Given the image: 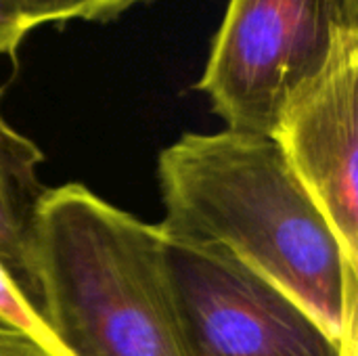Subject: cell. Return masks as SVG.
Masks as SVG:
<instances>
[{
    "label": "cell",
    "instance_id": "cell-1",
    "mask_svg": "<svg viewBox=\"0 0 358 356\" xmlns=\"http://www.w3.org/2000/svg\"><path fill=\"white\" fill-rule=\"evenodd\" d=\"M157 180L164 237L224 250L344 338L358 266L273 136L187 132L162 149Z\"/></svg>",
    "mask_w": 358,
    "mask_h": 356
},
{
    "label": "cell",
    "instance_id": "cell-2",
    "mask_svg": "<svg viewBox=\"0 0 358 356\" xmlns=\"http://www.w3.org/2000/svg\"><path fill=\"white\" fill-rule=\"evenodd\" d=\"M31 269L38 313L67 356H189L157 225L80 183L46 189Z\"/></svg>",
    "mask_w": 358,
    "mask_h": 356
},
{
    "label": "cell",
    "instance_id": "cell-3",
    "mask_svg": "<svg viewBox=\"0 0 358 356\" xmlns=\"http://www.w3.org/2000/svg\"><path fill=\"white\" fill-rule=\"evenodd\" d=\"M344 29H358V0H229L197 90L229 130L273 136Z\"/></svg>",
    "mask_w": 358,
    "mask_h": 356
},
{
    "label": "cell",
    "instance_id": "cell-4",
    "mask_svg": "<svg viewBox=\"0 0 358 356\" xmlns=\"http://www.w3.org/2000/svg\"><path fill=\"white\" fill-rule=\"evenodd\" d=\"M164 239L189 356H348L358 342V317L338 340L224 250Z\"/></svg>",
    "mask_w": 358,
    "mask_h": 356
},
{
    "label": "cell",
    "instance_id": "cell-5",
    "mask_svg": "<svg viewBox=\"0 0 358 356\" xmlns=\"http://www.w3.org/2000/svg\"><path fill=\"white\" fill-rule=\"evenodd\" d=\"M273 138L358 266V29L285 105Z\"/></svg>",
    "mask_w": 358,
    "mask_h": 356
},
{
    "label": "cell",
    "instance_id": "cell-6",
    "mask_svg": "<svg viewBox=\"0 0 358 356\" xmlns=\"http://www.w3.org/2000/svg\"><path fill=\"white\" fill-rule=\"evenodd\" d=\"M42 162V151L0 113V264L36 311L31 231L36 210L46 193L38 172Z\"/></svg>",
    "mask_w": 358,
    "mask_h": 356
},
{
    "label": "cell",
    "instance_id": "cell-7",
    "mask_svg": "<svg viewBox=\"0 0 358 356\" xmlns=\"http://www.w3.org/2000/svg\"><path fill=\"white\" fill-rule=\"evenodd\" d=\"M34 27L44 23H63L71 19L107 23L138 4L153 0H15Z\"/></svg>",
    "mask_w": 358,
    "mask_h": 356
},
{
    "label": "cell",
    "instance_id": "cell-8",
    "mask_svg": "<svg viewBox=\"0 0 358 356\" xmlns=\"http://www.w3.org/2000/svg\"><path fill=\"white\" fill-rule=\"evenodd\" d=\"M36 29L15 0H0V57L15 59L25 36Z\"/></svg>",
    "mask_w": 358,
    "mask_h": 356
},
{
    "label": "cell",
    "instance_id": "cell-9",
    "mask_svg": "<svg viewBox=\"0 0 358 356\" xmlns=\"http://www.w3.org/2000/svg\"><path fill=\"white\" fill-rule=\"evenodd\" d=\"M0 356H55L31 336L15 329V327H0Z\"/></svg>",
    "mask_w": 358,
    "mask_h": 356
},
{
    "label": "cell",
    "instance_id": "cell-10",
    "mask_svg": "<svg viewBox=\"0 0 358 356\" xmlns=\"http://www.w3.org/2000/svg\"><path fill=\"white\" fill-rule=\"evenodd\" d=\"M348 356H358V342L352 346V348H350V355Z\"/></svg>",
    "mask_w": 358,
    "mask_h": 356
},
{
    "label": "cell",
    "instance_id": "cell-11",
    "mask_svg": "<svg viewBox=\"0 0 358 356\" xmlns=\"http://www.w3.org/2000/svg\"><path fill=\"white\" fill-rule=\"evenodd\" d=\"M4 325H6V323H4V321H0V327H4ZM8 327H10V325H8Z\"/></svg>",
    "mask_w": 358,
    "mask_h": 356
}]
</instances>
